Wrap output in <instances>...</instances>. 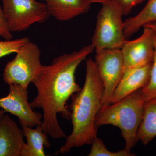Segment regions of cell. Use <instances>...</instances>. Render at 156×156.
Wrapping results in <instances>:
<instances>
[{
	"label": "cell",
	"instance_id": "6da1fadb",
	"mask_svg": "<svg viewBox=\"0 0 156 156\" xmlns=\"http://www.w3.org/2000/svg\"><path fill=\"white\" fill-rule=\"evenodd\" d=\"M95 48L87 45L78 51L56 57L51 64L42 65L31 83L37 94L30 103L32 108H41L44 112L41 124L44 133L54 139L66 138V135L59 126L57 116L70 120L71 113L66 104L70 97L80 91L76 83L75 73L78 66Z\"/></svg>",
	"mask_w": 156,
	"mask_h": 156
},
{
	"label": "cell",
	"instance_id": "7a4b0ae2",
	"mask_svg": "<svg viewBox=\"0 0 156 156\" xmlns=\"http://www.w3.org/2000/svg\"><path fill=\"white\" fill-rule=\"evenodd\" d=\"M103 86L96 63L92 58L86 60L85 83L80 91L73 94L69 106L72 132L57 154L69 152L72 149L91 144L97 137L95 127L96 115L102 106Z\"/></svg>",
	"mask_w": 156,
	"mask_h": 156
},
{
	"label": "cell",
	"instance_id": "3957f363",
	"mask_svg": "<svg viewBox=\"0 0 156 156\" xmlns=\"http://www.w3.org/2000/svg\"><path fill=\"white\" fill-rule=\"evenodd\" d=\"M145 98L140 89L115 103L101 107L96 115L95 127L111 125L119 128L126 142L125 149L131 152L138 141L137 131L142 120Z\"/></svg>",
	"mask_w": 156,
	"mask_h": 156
},
{
	"label": "cell",
	"instance_id": "277c9868",
	"mask_svg": "<svg viewBox=\"0 0 156 156\" xmlns=\"http://www.w3.org/2000/svg\"><path fill=\"white\" fill-rule=\"evenodd\" d=\"M122 11L114 0L102 4L96 17V26L92 39L95 51L121 49L126 41L124 33Z\"/></svg>",
	"mask_w": 156,
	"mask_h": 156
},
{
	"label": "cell",
	"instance_id": "5b68a950",
	"mask_svg": "<svg viewBox=\"0 0 156 156\" xmlns=\"http://www.w3.org/2000/svg\"><path fill=\"white\" fill-rule=\"evenodd\" d=\"M41 51L33 42H27L20 48L15 57L6 64L3 80L9 86L18 84L27 89L42 64Z\"/></svg>",
	"mask_w": 156,
	"mask_h": 156
},
{
	"label": "cell",
	"instance_id": "8992f818",
	"mask_svg": "<svg viewBox=\"0 0 156 156\" xmlns=\"http://www.w3.org/2000/svg\"><path fill=\"white\" fill-rule=\"evenodd\" d=\"M2 1L11 32L26 30L34 23L45 22L50 16L45 3L37 0Z\"/></svg>",
	"mask_w": 156,
	"mask_h": 156
},
{
	"label": "cell",
	"instance_id": "52a82bcc",
	"mask_svg": "<svg viewBox=\"0 0 156 156\" xmlns=\"http://www.w3.org/2000/svg\"><path fill=\"white\" fill-rule=\"evenodd\" d=\"M95 62L103 86L102 106L111 104L112 98L124 72L121 49L95 51ZM101 106V107H102Z\"/></svg>",
	"mask_w": 156,
	"mask_h": 156
},
{
	"label": "cell",
	"instance_id": "ba28073f",
	"mask_svg": "<svg viewBox=\"0 0 156 156\" xmlns=\"http://www.w3.org/2000/svg\"><path fill=\"white\" fill-rule=\"evenodd\" d=\"M27 89L18 84L9 86V95L0 98V108L19 119L20 125L31 128L41 125L42 115L35 112L28 102Z\"/></svg>",
	"mask_w": 156,
	"mask_h": 156
},
{
	"label": "cell",
	"instance_id": "9c48e42d",
	"mask_svg": "<svg viewBox=\"0 0 156 156\" xmlns=\"http://www.w3.org/2000/svg\"><path fill=\"white\" fill-rule=\"evenodd\" d=\"M140 37L133 41L126 40L121 51L124 61V70L152 62L154 52V32L143 27Z\"/></svg>",
	"mask_w": 156,
	"mask_h": 156
},
{
	"label": "cell",
	"instance_id": "30bf717a",
	"mask_svg": "<svg viewBox=\"0 0 156 156\" xmlns=\"http://www.w3.org/2000/svg\"><path fill=\"white\" fill-rule=\"evenodd\" d=\"M152 64V62H151L142 66L124 70L112 98L111 104L145 87L150 78Z\"/></svg>",
	"mask_w": 156,
	"mask_h": 156
},
{
	"label": "cell",
	"instance_id": "8fae6325",
	"mask_svg": "<svg viewBox=\"0 0 156 156\" xmlns=\"http://www.w3.org/2000/svg\"><path fill=\"white\" fill-rule=\"evenodd\" d=\"M22 129L5 115L0 118V156H20L24 144Z\"/></svg>",
	"mask_w": 156,
	"mask_h": 156
},
{
	"label": "cell",
	"instance_id": "7c38bea8",
	"mask_svg": "<svg viewBox=\"0 0 156 156\" xmlns=\"http://www.w3.org/2000/svg\"><path fill=\"white\" fill-rule=\"evenodd\" d=\"M50 16L67 21L89 11L91 4L86 0H44Z\"/></svg>",
	"mask_w": 156,
	"mask_h": 156
},
{
	"label": "cell",
	"instance_id": "4fadbf2b",
	"mask_svg": "<svg viewBox=\"0 0 156 156\" xmlns=\"http://www.w3.org/2000/svg\"><path fill=\"white\" fill-rule=\"evenodd\" d=\"M21 126L27 143L23 145L20 156H46L44 147L50 148V144L41 125H37L34 129L26 125Z\"/></svg>",
	"mask_w": 156,
	"mask_h": 156
},
{
	"label": "cell",
	"instance_id": "5bb4252c",
	"mask_svg": "<svg viewBox=\"0 0 156 156\" xmlns=\"http://www.w3.org/2000/svg\"><path fill=\"white\" fill-rule=\"evenodd\" d=\"M156 136V97L146 100L142 120L137 131V138L144 145Z\"/></svg>",
	"mask_w": 156,
	"mask_h": 156
},
{
	"label": "cell",
	"instance_id": "9a60e30c",
	"mask_svg": "<svg viewBox=\"0 0 156 156\" xmlns=\"http://www.w3.org/2000/svg\"><path fill=\"white\" fill-rule=\"evenodd\" d=\"M156 22V0H148L146 5L136 16L124 22V33L126 39L151 23Z\"/></svg>",
	"mask_w": 156,
	"mask_h": 156
},
{
	"label": "cell",
	"instance_id": "2e32d148",
	"mask_svg": "<svg viewBox=\"0 0 156 156\" xmlns=\"http://www.w3.org/2000/svg\"><path fill=\"white\" fill-rule=\"evenodd\" d=\"M92 148L89 156H133L135 154L126 151L125 149L116 152L108 150L103 141L96 137L92 144Z\"/></svg>",
	"mask_w": 156,
	"mask_h": 156
},
{
	"label": "cell",
	"instance_id": "e0dca14e",
	"mask_svg": "<svg viewBox=\"0 0 156 156\" xmlns=\"http://www.w3.org/2000/svg\"><path fill=\"white\" fill-rule=\"evenodd\" d=\"M154 52L152 64L150 78L147 85L141 89L145 101L156 97V34L154 32Z\"/></svg>",
	"mask_w": 156,
	"mask_h": 156
},
{
	"label": "cell",
	"instance_id": "ac0fdd59",
	"mask_svg": "<svg viewBox=\"0 0 156 156\" xmlns=\"http://www.w3.org/2000/svg\"><path fill=\"white\" fill-rule=\"evenodd\" d=\"M30 40L27 37L0 41V58L13 53H17Z\"/></svg>",
	"mask_w": 156,
	"mask_h": 156
},
{
	"label": "cell",
	"instance_id": "d6986e66",
	"mask_svg": "<svg viewBox=\"0 0 156 156\" xmlns=\"http://www.w3.org/2000/svg\"><path fill=\"white\" fill-rule=\"evenodd\" d=\"M0 37L5 40H12V32L9 28L8 20L6 19L3 9L0 5Z\"/></svg>",
	"mask_w": 156,
	"mask_h": 156
},
{
	"label": "cell",
	"instance_id": "ffe728a7",
	"mask_svg": "<svg viewBox=\"0 0 156 156\" xmlns=\"http://www.w3.org/2000/svg\"><path fill=\"white\" fill-rule=\"evenodd\" d=\"M119 5L122 11L123 16L131 13L135 6L143 2L145 0H114Z\"/></svg>",
	"mask_w": 156,
	"mask_h": 156
},
{
	"label": "cell",
	"instance_id": "44dd1931",
	"mask_svg": "<svg viewBox=\"0 0 156 156\" xmlns=\"http://www.w3.org/2000/svg\"><path fill=\"white\" fill-rule=\"evenodd\" d=\"M144 27H147L151 28L155 33L156 34V22L151 23L144 26Z\"/></svg>",
	"mask_w": 156,
	"mask_h": 156
},
{
	"label": "cell",
	"instance_id": "7402d4cb",
	"mask_svg": "<svg viewBox=\"0 0 156 156\" xmlns=\"http://www.w3.org/2000/svg\"><path fill=\"white\" fill-rule=\"evenodd\" d=\"M86 1L91 5L92 3H99L102 4L109 0H86Z\"/></svg>",
	"mask_w": 156,
	"mask_h": 156
},
{
	"label": "cell",
	"instance_id": "603a6c76",
	"mask_svg": "<svg viewBox=\"0 0 156 156\" xmlns=\"http://www.w3.org/2000/svg\"><path fill=\"white\" fill-rule=\"evenodd\" d=\"M5 111L3 109L0 110V118L5 115Z\"/></svg>",
	"mask_w": 156,
	"mask_h": 156
},
{
	"label": "cell",
	"instance_id": "cb8c5ba5",
	"mask_svg": "<svg viewBox=\"0 0 156 156\" xmlns=\"http://www.w3.org/2000/svg\"><path fill=\"white\" fill-rule=\"evenodd\" d=\"M40 1H44V0H40Z\"/></svg>",
	"mask_w": 156,
	"mask_h": 156
}]
</instances>
